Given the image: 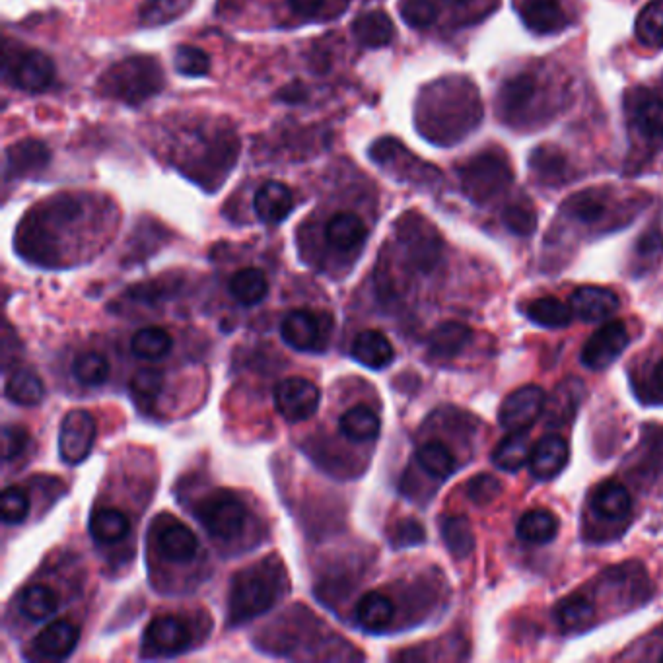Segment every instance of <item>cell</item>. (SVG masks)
Listing matches in <instances>:
<instances>
[{
  "mask_svg": "<svg viewBox=\"0 0 663 663\" xmlns=\"http://www.w3.org/2000/svg\"><path fill=\"white\" fill-rule=\"evenodd\" d=\"M525 315L541 325V327H549V329H560L570 325L574 312L570 306H566L564 302H560L559 298L553 296H545L539 300H533L527 304L525 308Z\"/></svg>",
  "mask_w": 663,
  "mask_h": 663,
  "instance_id": "36",
  "label": "cell"
},
{
  "mask_svg": "<svg viewBox=\"0 0 663 663\" xmlns=\"http://www.w3.org/2000/svg\"><path fill=\"white\" fill-rule=\"evenodd\" d=\"M72 376L84 385H102L109 376V364L98 352H82L72 362Z\"/></svg>",
  "mask_w": 663,
  "mask_h": 663,
  "instance_id": "46",
  "label": "cell"
},
{
  "mask_svg": "<svg viewBox=\"0 0 663 663\" xmlns=\"http://www.w3.org/2000/svg\"><path fill=\"white\" fill-rule=\"evenodd\" d=\"M529 168L535 179L543 185L557 187L570 179L568 160L555 146H539L537 150H533L529 158Z\"/></svg>",
  "mask_w": 663,
  "mask_h": 663,
  "instance_id": "26",
  "label": "cell"
},
{
  "mask_svg": "<svg viewBox=\"0 0 663 663\" xmlns=\"http://www.w3.org/2000/svg\"><path fill=\"white\" fill-rule=\"evenodd\" d=\"M164 88V72L150 57H131L115 63L100 78V90L107 98L127 105L144 104Z\"/></svg>",
  "mask_w": 663,
  "mask_h": 663,
  "instance_id": "2",
  "label": "cell"
},
{
  "mask_svg": "<svg viewBox=\"0 0 663 663\" xmlns=\"http://www.w3.org/2000/svg\"><path fill=\"white\" fill-rule=\"evenodd\" d=\"M350 354L370 370H384L395 360L393 345L378 329L360 331L350 345Z\"/></svg>",
  "mask_w": 663,
  "mask_h": 663,
  "instance_id": "19",
  "label": "cell"
},
{
  "mask_svg": "<svg viewBox=\"0 0 663 663\" xmlns=\"http://www.w3.org/2000/svg\"><path fill=\"white\" fill-rule=\"evenodd\" d=\"M321 403L319 387L302 376L284 378L275 387V409L286 422L312 419Z\"/></svg>",
  "mask_w": 663,
  "mask_h": 663,
  "instance_id": "6",
  "label": "cell"
},
{
  "mask_svg": "<svg viewBox=\"0 0 663 663\" xmlns=\"http://www.w3.org/2000/svg\"><path fill=\"white\" fill-rule=\"evenodd\" d=\"M129 385H131V391L135 393V397L152 401L164 389V374L156 368H142L133 374Z\"/></svg>",
  "mask_w": 663,
  "mask_h": 663,
  "instance_id": "51",
  "label": "cell"
},
{
  "mask_svg": "<svg viewBox=\"0 0 663 663\" xmlns=\"http://www.w3.org/2000/svg\"><path fill=\"white\" fill-rule=\"evenodd\" d=\"M630 119L632 125L646 137L658 139L663 137V100L650 94L642 92L640 96L632 98L630 107Z\"/></svg>",
  "mask_w": 663,
  "mask_h": 663,
  "instance_id": "30",
  "label": "cell"
},
{
  "mask_svg": "<svg viewBox=\"0 0 663 663\" xmlns=\"http://www.w3.org/2000/svg\"><path fill=\"white\" fill-rule=\"evenodd\" d=\"M174 67L179 74L189 78L207 76L210 70V57L195 45H179L175 49Z\"/></svg>",
  "mask_w": 663,
  "mask_h": 663,
  "instance_id": "47",
  "label": "cell"
},
{
  "mask_svg": "<svg viewBox=\"0 0 663 663\" xmlns=\"http://www.w3.org/2000/svg\"><path fill=\"white\" fill-rule=\"evenodd\" d=\"M372 160H376L380 166L384 168H391V166H403V175L401 179L405 181H417V183H432V181H440V172L434 170L428 164H422L417 160V156L409 154L399 140L395 139H382L378 140L372 150H370Z\"/></svg>",
  "mask_w": 663,
  "mask_h": 663,
  "instance_id": "11",
  "label": "cell"
},
{
  "mask_svg": "<svg viewBox=\"0 0 663 663\" xmlns=\"http://www.w3.org/2000/svg\"><path fill=\"white\" fill-rule=\"evenodd\" d=\"M197 516L214 539L232 541L244 533L247 508L230 490H216L197 506Z\"/></svg>",
  "mask_w": 663,
  "mask_h": 663,
  "instance_id": "5",
  "label": "cell"
},
{
  "mask_svg": "<svg viewBox=\"0 0 663 663\" xmlns=\"http://www.w3.org/2000/svg\"><path fill=\"white\" fill-rule=\"evenodd\" d=\"M78 636V629L69 621H55L35 636L34 648L45 658L63 660L76 648Z\"/></svg>",
  "mask_w": 663,
  "mask_h": 663,
  "instance_id": "23",
  "label": "cell"
},
{
  "mask_svg": "<svg viewBox=\"0 0 663 663\" xmlns=\"http://www.w3.org/2000/svg\"><path fill=\"white\" fill-rule=\"evenodd\" d=\"M442 539L455 559H467L475 551L473 529L463 516H450L442 522Z\"/></svg>",
  "mask_w": 663,
  "mask_h": 663,
  "instance_id": "39",
  "label": "cell"
},
{
  "mask_svg": "<svg viewBox=\"0 0 663 663\" xmlns=\"http://www.w3.org/2000/svg\"><path fill=\"white\" fill-rule=\"evenodd\" d=\"M504 226L516 236H531L537 230V214L527 203H512L502 210Z\"/></svg>",
  "mask_w": 663,
  "mask_h": 663,
  "instance_id": "48",
  "label": "cell"
},
{
  "mask_svg": "<svg viewBox=\"0 0 663 663\" xmlns=\"http://www.w3.org/2000/svg\"><path fill=\"white\" fill-rule=\"evenodd\" d=\"M512 179L514 172L510 162L494 150H485L473 156L459 170L461 191L475 205L489 203L490 199L510 187Z\"/></svg>",
  "mask_w": 663,
  "mask_h": 663,
  "instance_id": "3",
  "label": "cell"
},
{
  "mask_svg": "<svg viewBox=\"0 0 663 663\" xmlns=\"http://www.w3.org/2000/svg\"><path fill=\"white\" fill-rule=\"evenodd\" d=\"M96 422L88 411H70L61 422L59 454L69 465L82 463L94 448Z\"/></svg>",
  "mask_w": 663,
  "mask_h": 663,
  "instance_id": "9",
  "label": "cell"
},
{
  "mask_svg": "<svg viewBox=\"0 0 663 663\" xmlns=\"http://www.w3.org/2000/svg\"><path fill=\"white\" fill-rule=\"evenodd\" d=\"M594 615V603L582 595H570L562 599L555 609L557 623L564 630L582 629L594 619Z\"/></svg>",
  "mask_w": 663,
  "mask_h": 663,
  "instance_id": "43",
  "label": "cell"
},
{
  "mask_svg": "<svg viewBox=\"0 0 663 663\" xmlns=\"http://www.w3.org/2000/svg\"><path fill=\"white\" fill-rule=\"evenodd\" d=\"M280 337L290 349L300 352L319 350L321 321L310 310H292L280 323Z\"/></svg>",
  "mask_w": 663,
  "mask_h": 663,
  "instance_id": "14",
  "label": "cell"
},
{
  "mask_svg": "<svg viewBox=\"0 0 663 663\" xmlns=\"http://www.w3.org/2000/svg\"><path fill=\"white\" fill-rule=\"evenodd\" d=\"M51 162V150L39 140H22L12 144L6 150V168L8 177H28L39 174Z\"/></svg>",
  "mask_w": 663,
  "mask_h": 663,
  "instance_id": "16",
  "label": "cell"
},
{
  "mask_svg": "<svg viewBox=\"0 0 663 663\" xmlns=\"http://www.w3.org/2000/svg\"><path fill=\"white\" fill-rule=\"evenodd\" d=\"M339 428L350 442H372L380 436L382 420L368 405H354L343 413Z\"/></svg>",
  "mask_w": 663,
  "mask_h": 663,
  "instance_id": "29",
  "label": "cell"
},
{
  "mask_svg": "<svg viewBox=\"0 0 663 663\" xmlns=\"http://www.w3.org/2000/svg\"><path fill=\"white\" fill-rule=\"evenodd\" d=\"M547 403V395L537 385H525L516 391H512L498 413V420L502 428L510 432H522L527 430L535 420L541 417Z\"/></svg>",
  "mask_w": 663,
  "mask_h": 663,
  "instance_id": "8",
  "label": "cell"
},
{
  "mask_svg": "<svg viewBox=\"0 0 663 663\" xmlns=\"http://www.w3.org/2000/svg\"><path fill=\"white\" fill-rule=\"evenodd\" d=\"M636 251L644 257H652V255H658L663 251V234L660 230H652V232H646L640 240H638V245H636Z\"/></svg>",
  "mask_w": 663,
  "mask_h": 663,
  "instance_id": "55",
  "label": "cell"
},
{
  "mask_svg": "<svg viewBox=\"0 0 663 663\" xmlns=\"http://www.w3.org/2000/svg\"><path fill=\"white\" fill-rule=\"evenodd\" d=\"M397 547H411V545H420L424 541V529L419 522L415 520H407L401 522L397 527Z\"/></svg>",
  "mask_w": 663,
  "mask_h": 663,
  "instance_id": "54",
  "label": "cell"
},
{
  "mask_svg": "<svg viewBox=\"0 0 663 663\" xmlns=\"http://www.w3.org/2000/svg\"><path fill=\"white\" fill-rule=\"evenodd\" d=\"M537 94V78L533 74L520 72L516 76H510L502 82L498 90V111L504 119L512 121L520 113H524L527 105L533 102Z\"/></svg>",
  "mask_w": 663,
  "mask_h": 663,
  "instance_id": "18",
  "label": "cell"
},
{
  "mask_svg": "<svg viewBox=\"0 0 663 663\" xmlns=\"http://www.w3.org/2000/svg\"><path fill=\"white\" fill-rule=\"evenodd\" d=\"M516 533L524 543L531 545L551 543L559 533V518L549 510H531L518 522Z\"/></svg>",
  "mask_w": 663,
  "mask_h": 663,
  "instance_id": "31",
  "label": "cell"
},
{
  "mask_svg": "<svg viewBox=\"0 0 663 663\" xmlns=\"http://www.w3.org/2000/svg\"><path fill=\"white\" fill-rule=\"evenodd\" d=\"M158 551L172 562H189L199 551V541L187 525L172 522L158 533Z\"/></svg>",
  "mask_w": 663,
  "mask_h": 663,
  "instance_id": "24",
  "label": "cell"
},
{
  "mask_svg": "<svg viewBox=\"0 0 663 663\" xmlns=\"http://www.w3.org/2000/svg\"><path fill=\"white\" fill-rule=\"evenodd\" d=\"M45 395V387L41 378L30 372V370H20L16 372L8 384H6V397L22 407H32L37 405Z\"/></svg>",
  "mask_w": 663,
  "mask_h": 663,
  "instance_id": "41",
  "label": "cell"
},
{
  "mask_svg": "<svg viewBox=\"0 0 663 663\" xmlns=\"http://www.w3.org/2000/svg\"><path fill=\"white\" fill-rule=\"evenodd\" d=\"M520 14L525 28L535 34H555L566 26L560 0H524Z\"/></svg>",
  "mask_w": 663,
  "mask_h": 663,
  "instance_id": "21",
  "label": "cell"
},
{
  "mask_svg": "<svg viewBox=\"0 0 663 663\" xmlns=\"http://www.w3.org/2000/svg\"><path fill=\"white\" fill-rule=\"evenodd\" d=\"M417 461L420 467L436 477V479H446L455 471V457L444 442L430 440L422 444L417 450Z\"/></svg>",
  "mask_w": 663,
  "mask_h": 663,
  "instance_id": "40",
  "label": "cell"
},
{
  "mask_svg": "<svg viewBox=\"0 0 663 663\" xmlns=\"http://www.w3.org/2000/svg\"><path fill=\"white\" fill-rule=\"evenodd\" d=\"M502 492L500 483L492 477V475H479L475 477L469 485H467V496L479 504V506H487L490 502H494Z\"/></svg>",
  "mask_w": 663,
  "mask_h": 663,
  "instance_id": "52",
  "label": "cell"
},
{
  "mask_svg": "<svg viewBox=\"0 0 663 663\" xmlns=\"http://www.w3.org/2000/svg\"><path fill=\"white\" fill-rule=\"evenodd\" d=\"M634 32L638 41L650 49L663 47V0L648 2L636 16Z\"/></svg>",
  "mask_w": 663,
  "mask_h": 663,
  "instance_id": "38",
  "label": "cell"
},
{
  "mask_svg": "<svg viewBox=\"0 0 663 663\" xmlns=\"http://www.w3.org/2000/svg\"><path fill=\"white\" fill-rule=\"evenodd\" d=\"M629 329L623 321H609L599 327L582 349V362L590 370H607L629 347Z\"/></svg>",
  "mask_w": 663,
  "mask_h": 663,
  "instance_id": "7",
  "label": "cell"
},
{
  "mask_svg": "<svg viewBox=\"0 0 663 663\" xmlns=\"http://www.w3.org/2000/svg\"><path fill=\"white\" fill-rule=\"evenodd\" d=\"M395 605L382 592H368L358 599L356 621L366 632H382L393 621Z\"/></svg>",
  "mask_w": 663,
  "mask_h": 663,
  "instance_id": "27",
  "label": "cell"
},
{
  "mask_svg": "<svg viewBox=\"0 0 663 663\" xmlns=\"http://www.w3.org/2000/svg\"><path fill=\"white\" fill-rule=\"evenodd\" d=\"M632 506V498L627 487L615 481L603 483L594 494V510L605 520L627 518Z\"/></svg>",
  "mask_w": 663,
  "mask_h": 663,
  "instance_id": "32",
  "label": "cell"
},
{
  "mask_svg": "<svg viewBox=\"0 0 663 663\" xmlns=\"http://www.w3.org/2000/svg\"><path fill=\"white\" fill-rule=\"evenodd\" d=\"M564 212L584 224H595L603 218L605 214V201L597 191H584L576 193L570 199L564 201Z\"/></svg>",
  "mask_w": 663,
  "mask_h": 663,
  "instance_id": "45",
  "label": "cell"
},
{
  "mask_svg": "<svg viewBox=\"0 0 663 663\" xmlns=\"http://www.w3.org/2000/svg\"><path fill=\"white\" fill-rule=\"evenodd\" d=\"M531 442L527 432H510L494 450L492 454V461L496 467H500L502 471H520L525 463H529L531 457Z\"/></svg>",
  "mask_w": 663,
  "mask_h": 663,
  "instance_id": "33",
  "label": "cell"
},
{
  "mask_svg": "<svg viewBox=\"0 0 663 663\" xmlns=\"http://www.w3.org/2000/svg\"><path fill=\"white\" fill-rule=\"evenodd\" d=\"M172 349V335L160 327H144L133 337L131 350L142 360H160Z\"/></svg>",
  "mask_w": 663,
  "mask_h": 663,
  "instance_id": "42",
  "label": "cell"
},
{
  "mask_svg": "<svg viewBox=\"0 0 663 663\" xmlns=\"http://www.w3.org/2000/svg\"><path fill=\"white\" fill-rule=\"evenodd\" d=\"M279 588L273 576L261 568H245L232 582L230 617L234 625L253 619L275 605Z\"/></svg>",
  "mask_w": 663,
  "mask_h": 663,
  "instance_id": "4",
  "label": "cell"
},
{
  "mask_svg": "<svg viewBox=\"0 0 663 663\" xmlns=\"http://www.w3.org/2000/svg\"><path fill=\"white\" fill-rule=\"evenodd\" d=\"M327 244L339 251H354L366 242L368 228L354 212H339L329 218L325 228Z\"/></svg>",
  "mask_w": 663,
  "mask_h": 663,
  "instance_id": "22",
  "label": "cell"
},
{
  "mask_svg": "<svg viewBox=\"0 0 663 663\" xmlns=\"http://www.w3.org/2000/svg\"><path fill=\"white\" fill-rule=\"evenodd\" d=\"M352 32H354L356 41L362 47L378 49V47H385V45H389L393 41L395 26H393L391 18L385 12H382V10H372V12L360 14L354 20Z\"/></svg>",
  "mask_w": 663,
  "mask_h": 663,
  "instance_id": "25",
  "label": "cell"
},
{
  "mask_svg": "<svg viewBox=\"0 0 663 663\" xmlns=\"http://www.w3.org/2000/svg\"><path fill=\"white\" fill-rule=\"evenodd\" d=\"M325 0H290L292 8L302 16H315L323 8Z\"/></svg>",
  "mask_w": 663,
  "mask_h": 663,
  "instance_id": "57",
  "label": "cell"
},
{
  "mask_svg": "<svg viewBox=\"0 0 663 663\" xmlns=\"http://www.w3.org/2000/svg\"><path fill=\"white\" fill-rule=\"evenodd\" d=\"M660 662H663V654H662V658H660Z\"/></svg>",
  "mask_w": 663,
  "mask_h": 663,
  "instance_id": "60",
  "label": "cell"
},
{
  "mask_svg": "<svg viewBox=\"0 0 663 663\" xmlns=\"http://www.w3.org/2000/svg\"><path fill=\"white\" fill-rule=\"evenodd\" d=\"M279 98L282 102H288V104H300L308 98V90L300 82H294V84L280 90Z\"/></svg>",
  "mask_w": 663,
  "mask_h": 663,
  "instance_id": "56",
  "label": "cell"
},
{
  "mask_svg": "<svg viewBox=\"0 0 663 663\" xmlns=\"http://www.w3.org/2000/svg\"><path fill=\"white\" fill-rule=\"evenodd\" d=\"M294 207L290 189L280 181H267L261 185L253 197V209L259 220L267 224H279Z\"/></svg>",
  "mask_w": 663,
  "mask_h": 663,
  "instance_id": "20",
  "label": "cell"
},
{
  "mask_svg": "<svg viewBox=\"0 0 663 663\" xmlns=\"http://www.w3.org/2000/svg\"><path fill=\"white\" fill-rule=\"evenodd\" d=\"M399 238L403 242V247L407 249L409 259L420 271L430 273L440 263L442 240L426 222H422L419 218L405 220L399 230Z\"/></svg>",
  "mask_w": 663,
  "mask_h": 663,
  "instance_id": "10",
  "label": "cell"
},
{
  "mask_svg": "<svg viewBox=\"0 0 663 663\" xmlns=\"http://www.w3.org/2000/svg\"><path fill=\"white\" fill-rule=\"evenodd\" d=\"M28 446V432L20 426H4V461H12Z\"/></svg>",
  "mask_w": 663,
  "mask_h": 663,
  "instance_id": "53",
  "label": "cell"
},
{
  "mask_svg": "<svg viewBox=\"0 0 663 663\" xmlns=\"http://www.w3.org/2000/svg\"><path fill=\"white\" fill-rule=\"evenodd\" d=\"M399 14L411 28L424 30L436 22L438 8L432 0H399Z\"/></svg>",
  "mask_w": 663,
  "mask_h": 663,
  "instance_id": "49",
  "label": "cell"
},
{
  "mask_svg": "<svg viewBox=\"0 0 663 663\" xmlns=\"http://www.w3.org/2000/svg\"><path fill=\"white\" fill-rule=\"evenodd\" d=\"M191 644V630L187 629V625L172 617H156L144 634V648L154 654V656H175L183 650H187V646Z\"/></svg>",
  "mask_w": 663,
  "mask_h": 663,
  "instance_id": "12",
  "label": "cell"
},
{
  "mask_svg": "<svg viewBox=\"0 0 663 663\" xmlns=\"http://www.w3.org/2000/svg\"><path fill=\"white\" fill-rule=\"evenodd\" d=\"M30 514V500L18 487H8L2 494V522L8 525L22 524Z\"/></svg>",
  "mask_w": 663,
  "mask_h": 663,
  "instance_id": "50",
  "label": "cell"
},
{
  "mask_svg": "<svg viewBox=\"0 0 663 663\" xmlns=\"http://www.w3.org/2000/svg\"><path fill=\"white\" fill-rule=\"evenodd\" d=\"M12 80L14 84L24 92H43L47 90L55 80V65L53 61L41 53V51H30L24 53L14 65H12Z\"/></svg>",
  "mask_w": 663,
  "mask_h": 663,
  "instance_id": "15",
  "label": "cell"
},
{
  "mask_svg": "<svg viewBox=\"0 0 663 663\" xmlns=\"http://www.w3.org/2000/svg\"><path fill=\"white\" fill-rule=\"evenodd\" d=\"M424 105L446 109V113H424V119L419 121L424 137L438 144H454L455 140L463 139L477 129L483 117L477 88L467 80L436 84L424 98Z\"/></svg>",
  "mask_w": 663,
  "mask_h": 663,
  "instance_id": "1",
  "label": "cell"
},
{
  "mask_svg": "<svg viewBox=\"0 0 663 663\" xmlns=\"http://www.w3.org/2000/svg\"><path fill=\"white\" fill-rule=\"evenodd\" d=\"M473 339V331L459 323V321H446L438 325L428 337V350L436 358H454L465 349Z\"/></svg>",
  "mask_w": 663,
  "mask_h": 663,
  "instance_id": "28",
  "label": "cell"
},
{
  "mask_svg": "<svg viewBox=\"0 0 663 663\" xmlns=\"http://www.w3.org/2000/svg\"><path fill=\"white\" fill-rule=\"evenodd\" d=\"M269 292V280L261 269L249 267L238 271L230 280V294L242 306H255L265 300Z\"/></svg>",
  "mask_w": 663,
  "mask_h": 663,
  "instance_id": "35",
  "label": "cell"
},
{
  "mask_svg": "<svg viewBox=\"0 0 663 663\" xmlns=\"http://www.w3.org/2000/svg\"><path fill=\"white\" fill-rule=\"evenodd\" d=\"M193 0H144L140 8V24L146 28L164 26L177 20Z\"/></svg>",
  "mask_w": 663,
  "mask_h": 663,
  "instance_id": "44",
  "label": "cell"
},
{
  "mask_svg": "<svg viewBox=\"0 0 663 663\" xmlns=\"http://www.w3.org/2000/svg\"><path fill=\"white\" fill-rule=\"evenodd\" d=\"M621 306L619 296L603 286H580L570 296V308L586 323H599L617 314Z\"/></svg>",
  "mask_w": 663,
  "mask_h": 663,
  "instance_id": "13",
  "label": "cell"
},
{
  "mask_svg": "<svg viewBox=\"0 0 663 663\" xmlns=\"http://www.w3.org/2000/svg\"><path fill=\"white\" fill-rule=\"evenodd\" d=\"M90 533L102 545L117 543L131 533V522L115 508H100L90 518Z\"/></svg>",
  "mask_w": 663,
  "mask_h": 663,
  "instance_id": "34",
  "label": "cell"
},
{
  "mask_svg": "<svg viewBox=\"0 0 663 663\" xmlns=\"http://www.w3.org/2000/svg\"><path fill=\"white\" fill-rule=\"evenodd\" d=\"M454 2H465V0H454Z\"/></svg>",
  "mask_w": 663,
  "mask_h": 663,
  "instance_id": "59",
  "label": "cell"
},
{
  "mask_svg": "<svg viewBox=\"0 0 663 663\" xmlns=\"http://www.w3.org/2000/svg\"><path fill=\"white\" fill-rule=\"evenodd\" d=\"M568 455H570V448L562 436H555V434L545 436L535 444V448L531 452L529 469H531L533 477H537L539 481H549V479L557 477L560 471L566 467Z\"/></svg>",
  "mask_w": 663,
  "mask_h": 663,
  "instance_id": "17",
  "label": "cell"
},
{
  "mask_svg": "<svg viewBox=\"0 0 663 663\" xmlns=\"http://www.w3.org/2000/svg\"><path fill=\"white\" fill-rule=\"evenodd\" d=\"M654 380H656V384L660 385L663 389V360L658 364V368H656V372H654Z\"/></svg>",
  "mask_w": 663,
  "mask_h": 663,
  "instance_id": "58",
  "label": "cell"
},
{
  "mask_svg": "<svg viewBox=\"0 0 663 663\" xmlns=\"http://www.w3.org/2000/svg\"><path fill=\"white\" fill-rule=\"evenodd\" d=\"M20 611L32 619V621H45L49 617H53L59 609V597L49 588L43 584H35V586H28L22 594H20Z\"/></svg>",
  "mask_w": 663,
  "mask_h": 663,
  "instance_id": "37",
  "label": "cell"
}]
</instances>
